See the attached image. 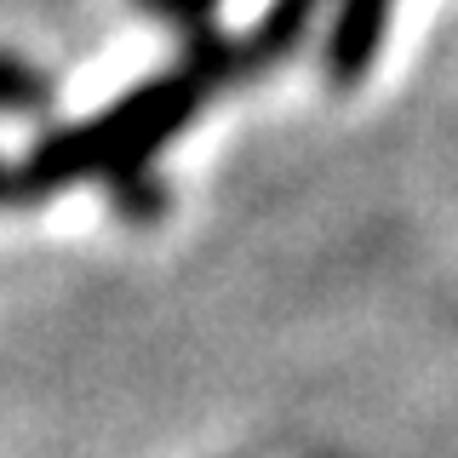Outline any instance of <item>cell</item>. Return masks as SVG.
I'll return each instance as SVG.
<instances>
[{
	"label": "cell",
	"instance_id": "6da1fadb",
	"mask_svg": "<svg viewBox=\"0 0 458 458\" xmlns=\"http://www.w3.org/2000/svg\"><path fill=\"white\" fill-rule=\"evenodd\" d=\"M207 92L212 86L190 64L178 75H161V81H143L132 92H121L104 114L40 138L23 166H6V200H35V195H52L64 183H81L98 172V178H109L114 207L132 224H149L166 207L161 183L149 178V161L178 126L195 121Z\"/></svg>",
	"mask_w": 458,
	"mask_h": 458
},
{
	"label": "cell",
	"instance_id": "7a4b0ae2",
	"mask_svg": "<svg viewBox=\"0 0 458 458\" xmlns=\"http://www.w3.org/2000/svg\"><path fill=\"white\" fill-rule=\"evenodd\" d=\"M384 23H390V0H338V18L327 29V81L355 86L378 57Z\"/></svg>",
	"mask_w": 458,
	"mask_h": 458
},
{
	"label": "cell",
	"instance_id": "3957f363",
	"mask_svg": "<svg viewBox=\"0 0 458 458\" xmlns=\"http://www.w3.org/2000/svg\"><path fill=\"white\" fill-rule=\"evenodd\" d=\"M52 104V81L40 69H29L23 57L0 52V114H35Z\"/></svg>",
	"mask_w": 458,
	"mask_h": 458
},
{
	"label": "cell",
	"instance_id": "277c9868",
	"mask_svg": "<svg viewBox=\"0 0 458 458\" xmlns=\"http://www.w3.org/2000/svg\"><path fill=\"white\" fill-rule=\"evenodd\" d=\"M138 6L155 12V18H166V23H178V29H190V35H200L218 0H138Z\"/></svg>",
	"mask_w": 458,
	"mask_h": 458
}]
</instances>
